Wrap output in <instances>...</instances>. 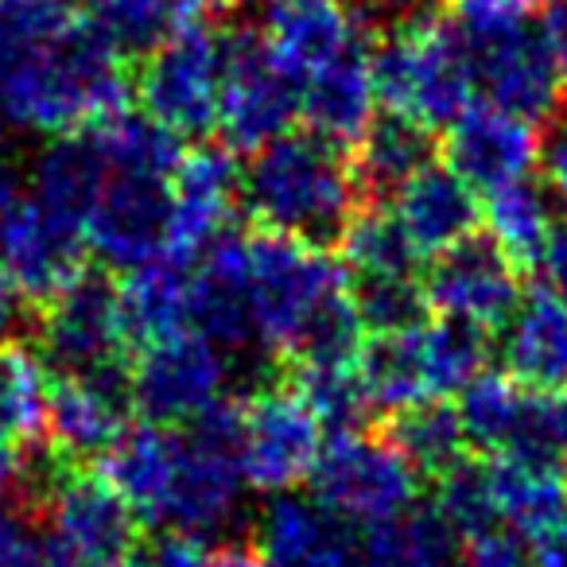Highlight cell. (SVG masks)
<instances>
[{
	"mask_svg": "<svg viewBox=\"0 0 567 567\" xmlns=\"http://www.w3.org/2000/svg\"><path fill=\"white\" fill-rule=\"evenodd\" d=\"M125 105V55L74 0H9L0 9V125L59 141Z\"/></svg>",
	"mask_w": 567,
	"mask_h": 567,
	"instance_id": "6da1fadb",
	"label": "cell"
},
{
	"mask_svg": "<svg viewBox=\"0 0 567 567\" xmlns=\"http://www.w3.org/2000/svg\"><path fill=\"white\" fill-rule=\"evenodd\" d=\"M249 245V311L252 342L288 362L300 358L362 354L365 327L350 296L347 265L300 237L260 234Z\"/></svg>",
	"mask_w": 567,
	"mask_h": 567,
	"instance_id": "7a4b0ae2",
	"label": "cell"
},
{
	"mask_svg": "<svg viewBox=\"0 0 567 567\" xmlns=\"http://www.w3.org/2000/svg\"><path fill=\"white\" fill-rule=\"evenodd\" d=\"M97 152V190L82 221L86 249L110 268H136L167 249L172 179L183 159L179 136L148 113H117L86 128Z\"/></svg>",
	"mask_w": 567,
	"mask_h": 567,
	"instance_id": "3957f363",
	"label": "cell"
},
{
	"mask_svg": "<svg viewBox=\"0 0 567 567\" xmlns=\"http://www.w3.org/2000/svg\"><path fill=\"white\" fill-rule=\"evenodd\" d=\"M241 203L268 234L331 245L362 210V187L342 148L316 133H284L252 152L241 172Z\"/></svg>",
	"mask_w": 567,
	"mask_h": 567,
	"instance_id": "277c9868",
	"label": "cell"
},
{
	"mask_svg": "<svg viewBox=\"0 0 567 567\" xmlns=\"http://www.w3.org/2000/svg\"><path fill=\"white\" fill-rule=\"evenodd\" d=\"M378 105L424 128H447L478 94L471 43L451 20L420 17L393 28L373 51Z\"/></svg>",
	"mask_w": 567,
	"mask_h": 567,
	"instance_id": "5b68a950",
	"label": "cell"
},
{
	"mask_svg": "<svg viewBox=\"0 0 567 567\" xmlns=\"http://www.w3.org/2000/svg\"><path fill=\"white\" fill-rule=\"evenodd\" d=\"M40 533L51 567H125L136 513L102 474L63 463L43 494Z\"/></svg>",
	"mask_w": 567,
	"mask_h": 567,
	"instance_id": "8992f818",
	"label": "cell"
},
{
	"mask_svg": "<svg viewBox=\"0 0 567 567\" xmlns=\"http://www.w3.org/2000/svg\"><path fill=\"white\" fill-rule=\"evenodd\" d=\"M316 497L354 528H381L416 505L420 471L389 435H334L311 474Z\"/></svg>",
	"mask_w": 567,
	"mask_h": 567,
	"instance_id": "52a82bcc",
	"label": "cell"
},
{
	"mask_svg": "<svg viewBox=\"0 0 567 567\" xmlns=\"http://www.w3.org/2000/svg\"><path fill=\"white\" fill-rule=\"evenodd\" d=\"M323 447V424L292 389V381L257 389L241 404L237 458H241L245 486L257 494H292L300 482L316 474Z\"/></svg>",
	"mask_w": 567,
	"mask_h": 567,
	"instance_id": "ba28073f",
	"label": "cell"
},
{
	"mask_svg": "<svg viewBox=\"0 0 567 567\" xmlns=\"http://www.w3.org/2000/svg\"><path fill=\"white\" fill-rule=\"evenodd\" d=\"M226 32L195 24L144 55L141 102L152 121L175 136H206L218 128Z\"/></svg>",
	"mask_w": 567,
	"mask_h": 567,
	"instance_id": "9c48e42d",
	"label": "cell"
},
{
	"mask_svg": "<svg viewBox=\"0 0 567 567\" xmlns=\"http://www.w3.org/2000/svg\"><path fill=\"white\" fill-rule=\"evenodd\" d=\"M133 409L148 424H195L226 401V358L221 347L198 331H179L141 350L128 370Z\"/></svg>",
	"mask_w": 567,
	"mask_h": 567,
	"instance_id": "30bf717a",
	"label": "cell"
},
{
	"mask_svg": "<svg viewBox=\"0 0 567 567\" xmlns=\"http://www.w3.org/2000/svg\"><path fill=\"white\" fill-rule=\"evenodd\" d=\"M300 117V90L276 71L257 32H226L218 128L229 152H260Z\"/></svg>",
	"mask_w": 567,
	"mask_h": 567,
	"instance_id": "8fae6325",
	"label": "cell"
},
{
	"mask_svg": "<svg viewBox=\"0 0 567 567\" xmlns=\"http://www.w3.org/2000/svg\"><path fill=\"white\" fill-rule=\"evenodd\" d=\"M86 237L66 214L51 210L43 198L17 195L0 214V268L32 308L51 303L66 284L86 272Z\"/></svg>",
	"mask_w": 567,
	"mask_h": 567,
	"instance_id": "7c38bea8",
	"label": "cell"
},
{
	"mask_svg": "<svg viewBox=\"0 0 567 567\" xmlns=\"http://www.w3.org/2000/svg\"><path fill=\"white\" fill-rule=\"evenodd\" d=\"M40 339L48 362L59 373H105L125 370V323L121 300L105 276L82 272L51 303L40 308Z\"/></svg>",
	"mask_w": 567,
	"mask_h": 567,
	"instance_id": "4fadbf2b",
	"label": "cell"
},
{
	"mask_svg": "<svg viewBox=\"0 0 567 567\" xmlns=\"http://www.w3.org/2000/svg\"><path fill=\"white\" fill-rule=\"evenodd\" d=\"M517 268L505 260L489 237H466L463 245L440 252L435 265L424 276V303L440 319L478 327V331H497L509 323V316L520 303Z\"/></svg>",
	"mask_w": 567,
	"mask_h": 567,
	"instance_id": "5bb4252c",
	"label": "cell"
},
{
	"mask_svg": "<svg viewBox=\"0 0 567 567\" xmlns=\"http://www.w3.org/2000/svg\"><path fill=\"white\" fill-rule=\"evenodd\" d=\"M466 43H471L474 79H478V90L489 105L517 113L533 125L548 121L559 110L564 86H559L556 63H551L540 28L517 20L502 32L478 35Z\"/></svg>",
	"mask_w": 567,
	"mask_h": 567,
	"instance_id": "9a60e30c",
	"label": "cell"
},
{
	"mask_svg": "<svg viewBox=\"0 0 567 567\" xmlns=\"http://www.w3.org/2000/svg\"><path fill=\"white\" fill-rule=\"evenodd\" d=\"M237 203H241V167L226 144H198L183 152L172 179L164 252L195 260L198 252L226 237Z\"/></svg>",
	"mask_w": 567,
	"mask_h": 567,
	"instance_id": "2e32d148",
	"label": "cell"
},
{
	"mask_svg": "<svg viewBox=\"0 0 567 567\" xmlns=\"http://www.w3.org/2000/svg\"><path fill=\"white\" fill-rule=\"evenodd\" d=\"M443 164L466 179L474 190H497L528 179L540 164V136L536 125L517 113H505L489 102H474L455 117L443 136Z\"/></svg>",
	"mask_w": 567,
	"mask_h": 567,
	"instance_id": "e0dca14e",
	"label": "cell"
},
{
	"mask_svg": "<svg viewBox=\"0 0 567 567\" xmlns=\"http://www.w3.org/2000/svg\"><path fill=\"white\" fill-rule=\"evenodd\" d=\"M128 373H59L51 385L48 435L63 463L79 466L82 458H102L128 432Z\"/></svg>",
	"mask_w": 567,
	"mask_h": 567,
	"instance_id": "ac0fdd59",
	"label": "cell"
},
{
	"mask_svg": "<svg viewBox=\"0 0 567 567\" xmlns=\"http://www.w3.org/2000/svg\"><path fill=\"white\" fill-rule=\"evenodd\" d=\"M257 556L268 567H358L362 544L354 525L319 497L280 494L257 520Z\"/></svg>",
	"mask_w": 567,
	"mask_h": 567,
	"instance_id": "d6986e66",
	"label": "cell"
},
{
	"mask_svg": "<svg viewBox=\"0 0 567 567\" xmlns=\"http://www.w3.org/2000/svg\"><path fill=\"white\" fill-rule=\"evenodd\" d=\"M260 43L276 71L300 90L327 63L362 48L365 24L331 0H284L268 12Z\"/></svg>",
	"mask_w": 567,
	"mask_h": 567,
	"instance_id": "ffe728a7",
	"label": "cell"
},
{
	"mask_svg": "<svg viewBox=\"0 0 567 567\" xmlns=\"http://www.w3.org/2000/svg\"><path fill=\"white\" fill-rule=\"evenodd\" d=\"M393 214L420 257H440L478 234L482 203L447 164H424L393 195Z\"/></svg>",
	"mask_w": 567,
	"mask_h": 567,
	"instance_id": "44dd1931",
	"label": "cell"
},
{
	"mask_svg": "<svg viewBox=\"0 0 567 567\" xmlns=\"http://www.w3.org/2000/svg\"><path fill=\"white\" fill-rule=\"evenodd\" d=\"M300 117L308 133L334 148H358L378 117V90H373V51L370 43L347 51L300 86Z\"/></svg>",
	"mask_w": 567,
	"mask_h": 567,
	"instance_id": "7402d4cb",
	"label": "cell"
},
{
	"mask_svg": "<svg viewBox=\"0 0 567 567\" xmlns=\"http://www.w3.org/2000/svg\"><path fill=\"white\" fill-rule=\"evenodd\" d=\"M190 331L218 347H249V245L245 237H221L190 268Z\"/></svg>",
	"mask_w": 567,
	"mask_h": 567,
	"instance_id": "603a6c76",
	"label": "cell"
},
{
	"mask_svg": "<svg viewBox=\"0 0 567 567\" xmlns=\"http://www.w3.org/2000/svg\"><path fill=\"white\" fill-rule=\"evenodd\" d=\"M502 358L520 385L567 393V303L548 284L520 296L505 323Z\"/></svg>",
	"mask_w": 567,
	"mask_h": 567,
	"instance_id": "cb8c5ba5",
	"label": "cell"
},
{
	"mask_svg": "<svg viewBox=\"0 0 567 567\" xmlns=\"http://www.w3.org/2000/svg\"><path fill=\"white\" fill-rule=\"evenodd\" d=\"M117 300L125 339L136 350L190 331V260L159 252V257L128 268L125 284L117 288Z\"/></svg>",
	"mask_w": 567,
	"mask_h": 567,
	"instance_id": "d4e9b609",
	"label": "cell"
},
{
	"mask_svg": "<svg viewBox=\"0 0 567 567\" xmlns=\"http://www.w3.org/2000/svg\"><path fill=\"white\" fill-rule=\"evenodd\" d=\"M489 494L497 520L525 540L551 533L567 517V478L564 466L536 463L520 455H494L486 463Z\"/></svg>",
	"mask_w": 567,
	"mask_h": 567,
	"instance_id": "484cf974",
	"label": "cell"
},
{
	"mask_svg": "<svg viewBox=\"0 0 567 567\" xmlns=\"http://www.w3.org/2000/svg\"><path fill=\"white\" fill-rule=\"evenodd\" d=\"M74 4L121 55H152L179 32L203 24L210 0H74Z\"/></svg>",
	"mask_w": 567,
	"mask_h": 567,
	"instance_id": "4316f807",
	"label": "cell"
},
{
	"mask_svg": "<svg viewBox=\"0 0 567 567\" xmlns=\"http://www.w3.org/2000/svg\"><path fill=\"white\" fill-rule=\"evenodd\" d=\"M292 389L311 404L319 424L334 435L365 432L370 416L378 412L362 373V354L350 358H300L292 362Z\"/></svg>",
	"mask_w": 567,
	"mask_h": 567,
	"instance_id": "83f0119b",
	"label": "cell"
},
{
	"mask_svg": "<svg viewBox=\"0 0 567 567\" xmlns=\"http://www.w3.org/2000/svg\"><path fill=\"white\" fill-rule=\"evenodd\" d=\"M424 164H432V128L396 113L373 117L354 159L362 198H393Z\"/></svg>",
	"mask_w": 567,
	"mask_h": 567,
	"instance_id": "f1b7e54d",
	"label": "cell"
},
{
	"mask_svg": "<svg viewBox=\"0 0 567 567\" xmlns=\"http://www.w3.org/2000/svg\"><path fill=\"white\" fill-rule=\"evenodd\" d=\"M362 373L378 409L404 412L412 404L432 401L424 365V319L401 331L373 334L362 347Z\"/></svg>",
	"mask_w": 567,
	"mask_h": 567,
	"instance_id": "f546056e",
	"label": "cell"
},
{
	"mask_svg": "<svg viewBox=\"0 0 567 567\" xmlns=\"http://www.w3.org/2000/svg\"><path fill=\"white\" fill-rule=\"evenodd\" d=\"M482 226H486L489 241L505 252V260L517 272H525V268L540 265L556 221H551L544 190L533 187L528 179H520L509 183V187L489 190L486 203H482Z\"/></svg>",
	"mask_w": 567,
	"mask_h": 567,
	"instance_id": "4dcf8cb0",
	"label": "cell"
},
{
	"mask_svg": "<svg viewBox=\"0 0 567 567\" xmlns=\"http://www.w3.org/2000/svg\"><path fill=\"white\" fill-rule=\"evenodd\" d=\"M358 567H458V536L435 509H409L370 528Z\"/></svg>",
	"mask_w": 567,
	"mask_h": 567,
	"instance_id": "1f68e13d",
	"label": "cell"
},
{
	"mask_svg": "<svg viewBox=\"0 0 567 567\" xmlns=\"http://www.w3.org/2000/svg\"><path fill=\"white\" fill-rule=\"evenodd\" d=\"M51 370L35 350L20 342L0 347V440L32 443L48 432Z\"/></svg>",
	"mask_w": 567,
	"mask_h": 567,
	"instance_id": "d6a6232c",
	"label": "cell"
},
{
	"mask_svg": "<svg viewBox=\"0 0 567 567\" xmlns=\"http://www.w3.org/2000/svg\"><path fill=\"white\" fill-rule=\"evenodd\" d=\"M342 260L358 272V280H409L416 276V245L409 241L393 210L378 203L362 206L339 237Z\"/></svg>",
	"mask_w": 567,
	"mask_h": 567,
	"instance_id": "836d02e7",
	"label": "cell"
},
{
	"mask_svg": "<svg viewBox=\"0 0 567 567\" xmlns=\"http://www.w3.org/2000/svg\"><path fill=\"white\" fill-rule=\"evenodd\" d=\"M97 152L90 144L86 133L74 136H59L40 159H35V175H32V195L43 198L51 210L66 214L71 221H86V210L94 203L97 190Z\"/></svg>",
	"mask_w": 567,
	"mask_h": 567,
	"instance_id": "e575fe53",
	"label": "cell"
},
{
	"mask_svg": "<svg viewBox=\"0 0 567 567\" xmlns=\"http://www.w3.org/2000/svg\"><path fill=\"white\" fill-rule=\"evenodd\" d=\"M385 435L404 451V458L420 474H443L458 458H466L463 420H458V409H451L447 401H424L404 412H393V424H389Z\"/></svg>",
	"mask_w": 567,
	"mask_h": 567,
	"instance_id": "d590c367",
	"label": "cell"
},
{
	"mask_svg": "<svg viewBox=\"0 0 567 567\" xmlns=\"http://www.w3.org/2000/svg\"><path fill=\"white\" fill-rule=\"evenodd\" d=\"M497 455H520L536 463H567V393L559 389H520L509 435Z\"/></svg>",
	"mask_w": 567,
	"mask_h": 567,
	"instance_id": "8d00e7d4",
	"label": "cell"
},
{
	"mask_svg": "<svg viewBox=\"0 0 567 567\" xmlns=\"http://www.w3.org/2000/svg\"><path fill=\"white\" fill-rule=\"evenodd\" d=\"M435 513L455 528V536H466L474 528H486L497 520L494 494H489L486 463L458 458L443 474H435Z\"/></svg>",
	"mask_w": 567,
	"mask_h": 567,
	"instance_id": "74e56055",
	"label": "cell"
},
{
	"mask_svg": "<svg viewBox=\"0 0 567 567\" xmlns=\"http://www.w3.org/2000/svg\"><path fill=\"white\" fill-rule=\"evenodd\" d=\"M358 319L370 334L401 331L424 319V288L416 284V276L409 280H358L354 292Z\"/></svg>",
	"mask_w": 567,
	"mask_h": 567,
	"instance_id": "f35d334b",
	"label": "cell"
},
{
	"mask_svg": "<svg viewBox=\"0 0 567 567\" xmlns=\"http://www.w3.org/2000/svg\"><path fill=\"white\" fill-rule=\"evenodd\" d=\"M458 567H536L533 544L509 525L494 520V525L458 536Z\"/></svg>",
	"mask_w": 567,
	"mask_h": 567,
	"instance_id": "ab89813d",
	"label": "cell"
},
{
	"mask_svg": "<svg viewBox=\"0 0 567 567\" xmlns=\"http://www.w3.org/2000/svg\"><path fill=\"white\" fill-rule=\"evenodd\" d=\"M210 540L187 528H156L148 540H136L125 567H206Z\"/></svg>",
	"mask_w": 567,
	"mask_h": 567,
	"instance_id": "60d3db41",
	"label": "cell"
},
{
	"mask_svg": "<svg viewBox=\"0 0 567 567\" xmlns=\"http://www.w3.org/2000/svg\"><path fill=\"white\" fill-rule=\"evenodd\" d=\"M0 567H51L40 525L24 513L0 509Z\"/></svg>",
	"mask_w": 567,
	"mask_h": 567,
	"instance_id": "b9f144b4",
	"label": "cell"
},
{
	"mask_svg": "<svg viewBox=\"0 0 567 567\" xmlns=\"http://www.w3.org/2000/svg\"><path fill=\"white\" fill-rule=\"evenodd\" d=\"M451 12V24L466 35V40H478V35L502 32V28L525 20V9L517 0H443Z\"/></svg>",
	"mask_w": 567,
	"mask_h": 567,
	"instance_id": "7bdbcfd3",
	"label": "cell"
},
{
	"mask_svg": "<svg viewBox=\"0 0 567 567\" xmlns=\"http://www.w3.org/2000/svg\"><path fill=\"white\" fill-rule=\"evenodd\" d=\"M540 164H544L548 190L556 195V203L567 210V121L548 133V141H544V148H540Z\"/></svg>",
	"mask_w": 567,
	"mask_h": 567,
	"instance_id": "ee69618b",
	"label": "cell"
},
{
	"mask_svg": "<svg viewBox=\"0 0 567 567\" xmlns=\"http://www.w3.org/2000/svg\"><path fill=\"white\" fill-rule=\"evenodd\" d=\"M540 268H544V284H548L551 292L567 303V218L551 226V237H548V249L540 257Z\"/></svg>",
	"mask_w": 567,
	"mask_h": 567,
	"instance_id": "f6af8a7d",
	"label": "cell"
},
{
	"mask_svg": "<svg viewBox=\"0 0 567 567\" xmlns=\"http://www.w3.org/2000/svg\"><path fill=\"white\" fill-rule=\"evenodd\" d=\"M540 32H544V43H548L551 63H556L559 86L567 90V0L551 4L548 17H544V24H540Z\"/></svg>",
	"mask_w": 567,
	"mask_h": 567,
	"instance_id": "bcb514c9",
	"label": "cell"
},
{
	"mask_svg": "<svg viewBox=\"0 0 567 567\" xmlns=\"http://www.w3.org/2000/svg\"><path fill=\"white\" fill-rule=\"evenodd\" d=\"M24 478H28L24 455L17 451V443L0 440V509L24 489Z\"/></svg>",
	"mask_w": 567,
	"mask_h": 567,
	"instance_id": "7dc6e473",
	"label": "cell"
},
{
	"mask_svg": "<svg viewBox=\"0 0 567 567\" xmlns=\"http://www.w3.org/2000/svg\"><path fill=\"white\" fill-rule=\"evenodd\" d=\"M533 564L536 567H567V517L551 533L533 540Z\"/></svg>",
	"mask_w": 567,
	"mask_h": 567,
	"instance_id": "c3c4849f",
	"label": "cell"
},
{
	"mask_svg": "<svg viewBox=\"0 0 567 567\" xmlns=\"http://www.w3.org/2000/svg\"><path fill=\"white\" fill-rule=\"evenodd\" d=\"M24 296H20V288L9 280V272L0 268V339L12 331V327L20 323V316H24Z\"/></svg>",
	"mask_w": 567,
	"mask_h": 567,
	"instance_id": "681fc988",
	"label": "cell"
},
{
	"mask_svg": "<svg viewBox=\"0 0 567 567\" xmlns=\"http://www.w3.org/2000/svg\"><path fill=\"white\" fill-rule=\"evenodd\" d=\"M206 567H268V564L249 548H226V551H214L206 559Z\"/></svg>",
	"mask_w": 567,
	"mask_h": 567,
	"instance_id": "f907efd6",
	"label": "cell"
},
{
	"mask_svg": "<svg viewBox=\"0 0 567 567\" xmlns=\"http://www.w3.org/2000/svg\"><path fill=\"white\" fill-rule=\"evenodd\" d=\"M12 203H17V175H12L9 159L0 156V214L9 210Z\"/></svg>",
	"mask_w": 567,
	"mask_h": 567,
	"instance_id": "816d5d0a",
	"label": "cell"
},
{
	"mask_svg": "<svg viewBox=\"0 0 567 567\" xmlns=\"http://www.w3.org/2000/svg\"><path fill=\"white\" fill-rule=\"evenodd\" d=\"M520 9H551V4H559V0H517Z\"/></svg>",
	"mask_w": 567,
	"mask_h": 567,
	"instance_id": "f5cc1de1",
	"label": "cell"
},
{
	"mask_svg": "<svg viewBox=\"0 0 567 567\" xmlns=\"http://www.w3.org/2000/svg\"><path fill=\"white\" fill-rule=\"evenodd\" d=\"M226 4H237V9H241V4H252V0H226Z\"/></svg>",
	"mask_w": 567,
	"mask_h": 567,
	"instance_id": "db71d44e",
	"label": "cell"
},
{
	"mask_svg": "<svg viewBox=\"0 0 567 567\" xmlns=\"http://www.w3.org/2000/svg\"><path fill=\"white\" fill-rule=\"evenodd\" d=\"M4 4H9V0H0V9H4Z\"/></svg>",
	"mask_w": 567,
	"mask_h": 567,
	"instance_id": "11a10c76",
	"label": "cell"
},
{
	"mask_svg": "<svg viewBox=\"0 0 567 567\" xmlns=\"http://www.w3.org/2000/svg\"><path fill=\"white\" fill-rule=\"evenodd\" d=\"M331 4H342V0H331Z\"/></svg>",
	"mask_w": 567,
	"mask_h": 567,
	"instance_id": "9f6ffc18",
	"label": "cell"
}]
</instances>
